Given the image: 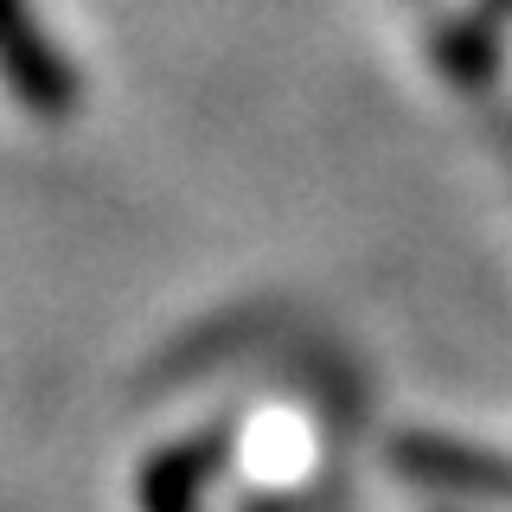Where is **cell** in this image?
Segmentation results:
<instances>
[{
	"instance_id": "6da1fadb",
	"label": "cell",
	"mask_w": 512,
	"mask_h": 512,
	"mask_svg": "<svg viewBox=\"0 0 512 512\" xmlns=\"http://www.w3.org/2000/svg\"><path fill=\"white\" fill-rule=\"evenodd\" d=\"M404 474L442 480V487H468V493H512V461L474 455V448H448V442H404Z\"/></svg>"
}]
</instances>
